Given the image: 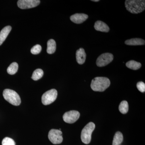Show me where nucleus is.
<instances>
[{
  "label": "nucleus",
  "mask_w": 145,
  "mask_h": 145,
  "mask_svg": "<svg viewBox=\"0 0 145 145\" xmlns=\"http://www.w3.org/2000/svg\"><path fill=\"white\" fill-rule=\"evenodd\" d=\"M92 1L93 2H99V0H92Z\"/></svg>",
  "instance_id": "b1692460"
},
{
  "label": "nucleus",
  "mask_w": 145,
  "mask_h": 145,
  "mask_svg": "<svg viewBox=\"0 0 145 145\" xmlns=\"http://www.w3.org/2000/svg\"><path fill=\"white\" fill-rule=\"evenodd\" d=\"M123 139L121 133L117 131L114 135L112 145H119L122 142Z\"/></svg>",
  "instance_id": "f3484780"
},
{
  "label": "nucleus",
  "mask_w": 145,
  "mask_h": 145,
  "mask_svg": "<svg viewBox=\"0 0 145 145\" xmlns=\"http://www.w3.org/2000/svg\"><path fill=\"white\" fill-rule=\"evenodd\" d=\"M119 111L122 114H126L129 110V105L127 102L125 101H122L119 105Z\"/></svg>",
  "instance_id": "6ab92c4d"
},
{
  "label": "nucleus",
  "mask_w": 145,
  "mask_h": 145,
  "mask_svg": "<svg viewBox=\"0 0 145 145\" xmlns=\"http://www.w3.org/2000/svg\"><path fill=\"white\" fill-rule=\"evenodd\" d=\"M113 54L111 53H105L100 55L96 61V65L99 67L105 66L113 60Z\"/></svg>",
  "instance_id": "0eeeda50"
},
{
  "label": "nucleus",
  "mask_w": 145,
  "mask_h": 145,
  "mask_svg": "<svg viewBox=\"0 0 145 145\" xmlns=\"http://www.w3.org/2000/svg\"><path fill=\"white\" fill-rule=\"evenodd\" d=\"M80 113L76 110H71L65 112L63 115V119L65 122L68 123H73L79 119Z\"/></svg>",
  "instance_id": "6e6552de"
},
{
  "label": "nucleus",
  "mask_w": 145,
  "mask_h": 145,
  "mask_svg": "<svg viewBox=\"0 0 145 145\" xmlns=\"http://www.w3.org/2000/svg\"><path fill=\"white\" fill-rule=\"evenodd\" d=\"M125 6L128 11L133 14L142 12L145 9L144 0H126Z\"/></svg>",
  "instance_id": "f257e3e1"
},
{
  "label": "nucleus",
  "mask_w": 145,
  "mask_h": 145,
  "mask_svg": "<svg viewBox=\"0 0 145 145\" xmlns=\"http://www.w3.org/2000/svg\"><path fill=\"white\" fill-rule=\"evenodd\" d=\"M2 145H16L15 141L11 138L6 137L4 138L2 142Z\"/></svg>",
  "instance_id": "412c9836"
},
{
  "label": "nucleus",
  "mask_w": 145,
  "mask_h": 145,
  "mask_svg": "<svg viewBox=\"0 0 145 145\" xmlns=\"http://www.w3.org/2000/svg\"><path fill=\"white\" fill-rule=\"evenodd\" d=\"M48 139L54 144H60L62 142V132L59 130L52 129L48 133Z\"/></svg>",
  "instance_id": "423d86ee"
},
{
  "label": "nucleus",
  "mask_w": 145,
  "mask_h": 145,
  "mask_svg": "<svg viewBox=\"0 0 145 145\" xmlns=\"http://www.w3.org/2000/svg\"><path fill=\"white\" fill-rule=\"evenodd\" d=\"M40 2L39 0H19L18 5L21 9H27L36 7L39 5Z\"/></svg>",
  "instance_id": "1a4fd4ad"
},
{
  "label": "nucleus",
  "mask_w": 145,
  "mask_h": 145,
  "mask_svg": "<svg viewBox=\"0 0 145 145\" xmlns=\"http://www.w3.org/2000/svg\"><path fill=\"white\" fill-rule=\"evenodd\" d=\"M137 88L138 90L141 92H144L145 91V84L142 82H140L137 83Z\"/></svg>",
  "instance_id": "5701e85b"
},
{
  "label": "nucleus",
  "mask_w": 145,
  "mask_h": 145,
  "mask_svg": "<svg viewBox=\"0 0 145 145\" xmlns=\"http://www.w3.org/2000/svg\"><path fill=\"white\" fill-rule=\"evenodd\" d=\"M3 96L6 101L13 105L17 106L20 105V97L15 91L6 89L3 92Z\"/></svg>",
  "instance_id": "7ed1b4c3"
},
{
  "label": "nucleus",
  "mask_w": 145,
  "mask_h": 145,
  "mask_svg": "<svg viewBox=\"0 0 145 145\" xmlns=\"http://www.w3.org/2000/svg\"><path fill=\"white\" fill-rule=\"evenodd\" d=\"M145 40L141 39H132L125 41V44L127 45L137 46L145 45Z\"/></svg>",
  "instance_id": "4468645a"
},
{
  "label": "nucleus",
  "mask_w": 145,
  "mask_h": 145,
  "mask_svg": "<svg viewBox=\"0 0 145 145\" xmlns=\"http://www.w3.org/2000/svg\"><path fill=\"white\" fill-rule=\"evenodd\" d=\"M127 67L132 70H136L139 69L142 66L140 63L137 62L133 60H131L126 64Z\"/></svg>",
  "instance_id": "dca6fc26"
},
{
  "label": "nucleus",
  "mask_w": 145,
  "mask_h": 145,
  "mask_svg": "<svg viewBox=\"0 0 145 145\" xmlns=\"http://www.w3.org/2000/svg\"><path fill=\"white\" fill-rule=\"evenodd\" d=\"M95 128V125L89 122L83 128L81 133V140L86 144H89L91 140V134Z\"/></svg>",
  "instance_id": "20e7f679"
},
{
  "label": "nucleus",
  "mask_w": 145,
  "mask_h": 145,
  "mask_svg": "<svg viewBox=\"0 0 145 145\" xmlns=\"http://www.w3.org/2000/svg\"><path fill=\"white\" fill-rule=\"evenodd\" d=\"M11 30V27L9 25L5 27L2 29L0 32V46L5 41Z\"/></svg>",
  "instance_id": "ddd939ff"
},
{
  "label": "nucleus",
  "mask_w": 145,
  "mask_h": 145,
  "mask_svg": "<svg viewBox=\"0 0 145 145\" xmlns=\"http://www.w3.org/2000/svg\"><path fill=\"white\" fill-rule=\"evenodd\" d=\"M110 84V81L108 78L96 77L91 81V88L94 91L102 92L108 88Z\"/></svg>",
  "instance_id": "f03ea898"
},
{
  "label": "nucleus",
  "mask_w": 145,
  "mask_h": 145,
  "mask_svg": "<svg viewBox=\"0 0 145 145\" xmlns=\"http://www.w3.org/2000/svg\"><path fill=\"white\" fill-rule=\"evenodd\" d=\"M86 53L84 48H80L76 51V58L77 62L80 65L83 64L85 62Z\"/></svg>",
  "instance_id": "9b49d317"
},
{
  "label": "nucleus",
  "mask_w": 145,
  "mask_h": 145,
  "mask_svg": "<svg viewBox=\"0 0 145 145\" xmlns=\"http://www.w3.org/2000/svg\"><path fill=\"white\" fill-rule=\"evenodd\" d=\"M41 50V46L40 45L37 44L32 48L31 50V52L32 54H37L40 53Z\"/></svg>",
  "instance_id": "4be33fe9"
},
{
  "label": "nucleus",
  "mask_w": 145,
  "mask_h": 145,
  "mask_svg": "<svg viewBox=\"0 0 145 145\" xmlns=\"http://www.w3.org/2000/svg\"><path fill=\"white\" fill-rule=\"evenodd\" d=\"M57 90L54 89L45 92L42 96V103L44 105H47L52 103L57 99Z\"/></svg>",
  "instance_id": "39448f33"
},
{
  "label": "nucleus",
  "mask_w": 145,
  "mask_h": 145,
  "mask_svg": "<svg viewBox=\"0 0 145 145\" xmlns=\"http://www.w3.org/2000/svg\"><path fill=\"white\" fill-rule=\"evenodd\" d=\"M88 18L87 15L84 13H76L70 17L71 20L74 23L80 24L84 22Z\"/></svg>",
  "instance_id": "9d476101"
},
{
  "label": "nucleus",
  "mask_w": 145,
  "mask_h": 145,
  "mask_svg": "<svg viewBox=\"0 0 145 145\" xmlns=\"http://www.w3.org/2000/svg\"><path fill=\"white\" fill-rule=\"evenodd\" d=\"M56 42L53 39H50L47 42V52L48 54H52L56 51Z\"/></svg>",
  "instance_id": "2eb2a0df"
},
{
  "label": "nucleus",
  "mask_w": 145,
  "mask_h": 145,
  "mask_svg": "<svg viewBox=\"0 0 145 145\" xmlns=\"http://www.w3.org/2000/svg\"><path fill=\"white\" fill-rule=\"evenodd\" d=\"M43 75V70L40 69H38L34 71L31 76V78L34 81L38 80L42 77Z\"/></svg>",
  "instance_id": "a211bd4d"
},
{
  "label": "nucleus",
  "mask_w": 145,
  "mask_h": 145,
  "mask_svg": "<svg viewBox=\"0 0 145 145\" xmlns=\"http://www.w3.org/2000/svg\"><path fill=\"white\" fill-rule=\"evenodd\" d=\"M94 28L97 31L102 32H108L109 31V27L106 24L101 21H98L95 22Z\"/></svg>",
  "instance_id": "f8f14e48"
},
{
  "label": "nucleus",
  "mask_w": 145,
  "mask_h": 145,
  "mask_svg": "<svg viewBox=\"0 0 145 145\" xmlns=\"http://www.w3.org/2000/svg\"><path fill=\"white\" fill-rule=\"evenodd\" d=\"M18 64L16 62H13L7 68V72L10 75H14L18 71Z\"/></svg>",
  "instance_id": "aec40b11"
}]
</instances>
